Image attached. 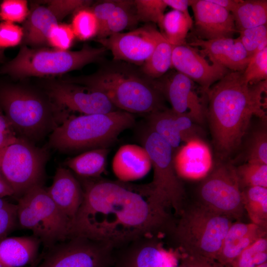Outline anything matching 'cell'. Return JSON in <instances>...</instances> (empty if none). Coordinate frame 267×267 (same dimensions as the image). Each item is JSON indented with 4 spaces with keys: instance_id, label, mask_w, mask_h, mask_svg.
Wrapping results in <instances>:
<instances>
[{
    "instance_id": "37",
    "label": "cell",
    "mask_w": 267,
    "mask_h": 267,
    "mask_svg": "<svg viewBox=\"0 0 267 267\" xmlns=\"http://www.w3.org/2000/svg\"><path fill=\"white\" fill-rule=\"evenodd\" d=\"M242 76L250 85L267 80V47L252 56Z\"/></svg>"
},
{
    "instance_id": "13",
    "label": "cell",
    "mask_w": 267,
    "mask_h": 267,
    "mask_svg": "<svg viewBox=\"0 0 267 267\" xmlns=\"http://www.w3.org/2000/svg\"><path fill=\"white\" fill-rule=\"evenodd\" d=\"M159 31L152 25L126 33H119L97 39L103 47L111 51L114 60L142 65L154 50Z\"/></svg>"
},
{
    "instance_id": "45",
    "label": "cell",
    "mask_w": 267,
    "mask_h": 267,
    "mask_svg": "<svg viewBox=\"0 0 267 267\" xmlns=\"http://www.w3.org/2000/svg\"><path fill=\"white\" fill-rule=\"evenodd\" d=\"M19 137L12 123L0 107V149L16 142Z\"/></svg>"
},
{
    "instance_id": "12",
    "label": "cell",
    "mask_w": 267,
    "mask_h": 267,
    "mask_svg": "<svg viewBox=\"0 0 267 267\" xmlns=\"http://www.w3.org/2000/svg\"><path fill=\"white\" fill-rule=\"evenodd\" d=\"M114 250L104 243L72 235L49 249L36 267H112Z\"/></svg>"
},
{
    "instance_id": "24",
    "label": "cell",
    "mask_w": 267,
    "mask_h": 267,
    "mask_svg": "<svg viewBox=\"0 0 267 267\" xmlns=\"http://www.w3.org/2000/svg\"><path fill=\"white\" fill-rule=\"evenodd\" d=\"M267 236V228L253 222H236L229 228L216 259L228 267L249 246Z\"/></svg>"
},
{
    "instance_id": "52",
    "label": "cell",
    "mask_w": 267,
    "mask_h": 267,
    "mask_svg": "<svg viewBox=\"0 0 267 267\" xmlns=\"http://www.w3.org/2000/svg\"><path fill=\"white\" fill-rule=\"evenodd\" d=\"M257 267H267V263L262 264V265L258 266Z\"/></svg>"
},
{
    "instance_id": "38",
    "label": "cell",
    "mask_w": 267,
    "mask_h": 267,
    "mask_svg": "<svg viewBox=\"0 0 267 267\" xmlns=\"http://www.w3.org/2000/svg\"><path fill=\"white\" fill-rule=\"evenodd\" d=\"M29 12L28 2L25 0H6L0 5V17L5 22H23Z\"/></svg>"
},
{
    "instance_id": "34",
    "label": "cell",
    "mask_w": 267,
    "mask_h": 267,
    "mask_svg": "<svg viewBox=\"0 0 267 267\" xmlns=\"http://www.w3.org/2000/svg\"><path fill=\"white\" fill-rule=\"evenodd\" d=\"M267 263V238H261L249 246L228 267H257Z\"/></svg>"
},
{
    "instance_id": "35",
    "label": "cell",
    "mask_w": 267,
    "mask_h": 267,
    "mask_svg": "<svg viewBox=\"0 0 267 267\" xmlns=\"http://www.w3.org/2000/svg\"><path fill=\"white\" fill-rule=\"evenodd\" d=\"M240 186L267 188V165L247 162L236 168Z\"/></svg>"
},
{
    "instance_id": "21",
    "label": "cell",
    "mask_w": 267,
    "mask_h": 267,
    "mask_svg": "<svg viewBox=\"0 0 267 267\" xmlns=\"http://www.w3.org/2000/svg\"><path fill=\"white\" fill-rule=\"evenodd\" d=\"M178 176L187 179L204 178L212 168V157L207 144L199 138L187 142L174 156Z\"/></svg>"
},
{
    "instance_id": "47",
    "label": "cell",
    "mask_w": 267,
    "mask_h": 267,
    "mask_svg": "<svg viewBox=\"0 0 267 267\" xmlns=\"http://www.w3.org/2000/svg\"><path fill=\"white\" fill-rule=\"evenodd\" d=\"M180 267H228L216 260L181 253Z\"/></svg>"
},
{
    "instance_id": "51",
    "label": "cell",
    "mask_w": 267,
    "mask_h": 267,
    "mask_svg": "<svg viewBox=\"0 0 267 267\" xmlns=\"http://www.w3.org/2000/svg\"><path fill=\"white\" fill-rule=\"evenodd\" d=\"M40 259H41V258H38L37 260L34 263L30 265L28 267H36L37 265H38V264L39 263V262H40Z\"/></svg>"
},
{
    "instance_id": "49",
    "label": "cell",
    "mask_w": 267,
    "mask_h": 267,
    "mask_svg": "<svg viewBox=\"0 0 267 267\" xmlns=\"http://www.w3.org/2000/svg\"><path fill=\"white\" fill-rule=\"evenodd\" d=\"M14 195L12 188L0 172V197L3 198Z\"/></svg>"
},
{
    "instance_id": "39",
    "label": "cell",
    "mask_w": 267,
    "mask_h": 267,
    "mask_svg": "<svg viewBox=\"0 0 267 267\" xmlns=\"http://www.w3.org/2000/svg\"><path fill=\"white\" fill-rule=\"evenodd\" d=\"M75 38L71 25L59 23L51 29L47 41L54 49L65 51L71 47Z\"/></svg>"
},
{
    "instance_id": "1",
    "label": "cell",
    "mask_w": 267,
    "mask_h": 267,
    "mask_svg": "<svg viewBox=\"0 0 267 267\" xmlns=\"http://www.w3.org/2000/svg\"><path fill=\"white\" fill-rule=\"evenodd\" d=\"M82 203L72 222V235L117 249L138 238L157 236L173 224L168 207L153 198L145 185L100 178H81Z\"/></svg>"
},
{
    "instance_id": "55",
    "label": "cell",
    "mask_w": 267,
    "mask_h": 267,
    "mask_svg": "<svg viewBox=\"0 0 267 267\" xmlns=\"http://www.w3.org/2000/svg\"><path fill=\"white\" fill-rule=\"evenodd\" d=\"M180 267L179 266H178L177 265H176V266H174L173 267Z\"/></svg>"
},
{
    "instance_id": "2",
    "label": "cell",
    "mask_w": 267,
    "mask_h": 267,
    "mask_svg": "<svg viewBox=\"0 0 267 267\" xmlns=\"http://www.w3.org/2000/svg\"><path fill=\"white\" fill-rule=\"evenodd\" d=\"M242 72H229L206 93V115L215 147L222 157L239 147L252 117L266 118L267 80L248 84Z\"/></svg>"
},
{
    "instance_id": "29",
    "label": "cell",
    "mask_w": 267,
    "mask_h": 267,
    "mask_svg": "<svg viewBox=\"0 0 267 267\" xmlns=\"http://www.w3.org/2000/svg\"><path fill=\"white\" fill-rule=\"evenodd\" d=\"M138 22L134 0H120L96 37L97 39L107 38L132 27Z\"/></svg>"
},
{
    "instance_id": "4",
    "label": "cell",
    "mask_w": 267,
    "mask_h": 267,
    "mask_svg": "<svg viewBox=\"0 0 267 267\" xmlns=\"http://www.w3.org/2000/svg\"><path fill=\"white\" fill-rule=\"evenodd\" d=\"M135 122L134 114L121 110L69 116L52 131L49 144L61 151L107 147Z\"/></svg>"
},
{
    "instance_id": "42",
    "label": "cell",
    "mask_w": 267,
    "mask_h": 267,
    "mask_svg": "<svg viewBox=\"0 0 267 267\" xmlns=\"http://www.w3.org/2000/svg\"><path fill=\"white\" fill-rule=\"evenodd\" d=\"M247 162L267 165V134L257 132L253 136L247 153Z\"/></svg>"
},
{
    "instance_id": "33",
    "label": "cell",
    "mask_w": 267,
    "mask_h": 267,
    "mask_svg": "<svg viewBox=\"0 0 267 267\" xmlns=\"http://www.w3.org/2000/svg\"><path fill=\"white\" fill-rule=\"evenodd\" d=\"M71 26L76 38L81 41L97 36L99 28L97 20L89 7L75 12Z\"/></svg>"
},
{
    "instance_id": "11",
    "label": "cell",
    "mask_w": 267,
    "mask_h": 267,
    "mask_svg": "<svg viewBox=\"0 0 267 267\" xmlns=\"http://www.w3.org/2000/svg\"><path fill=\"white\" fill-rule=\"evenodd\" d=\"M199 203L219 214L240 219L245 212L236 168L221 163L204 178L199 189Z\"/></svg>"
},
{
    "instance_id": "18",
    "label": "cell",
    "mask_w": 267,
    "mask_h": 267,
    "mask_svg": "<svg viewBox=\"0 0 267 267\" xmlns=\"http://www.w3.org/2000/svg\"><path fill=\"white\" fill-rule=\"evenodd\" d=\"M198 39L212 40L232 38L237 31L231 12L210 0H190Z\"/></svg>"
},
{
    "instance_id": "23",
    "label": "cell",
    "mask_w": 267,
    "mask_h": 267,
    "mask_svg": "<svg viewBox=\"0 0 267 267\" xmlns=\"http://www.w3.org/2000/svg\"><path fill=\"white\" fill-rule=\"evenodd\" d=\"M152 163L144 147L136 144L121 146L112 161V170L119 181L127 182L140 179L150 171Z\"/></svg>"
},
{
    "instance_id": "15",
    "label": "cell",
    "mask_w": 267,
    "mask_h": 267,
    "mask_svg": "<svg viewBox=\"0 0 267 267\" xmlns=\"http://www.w3.org/2000/svg\"><path fill=\"white\" fill-rule=\"evenodd\" d=\"M48 93L60 108L83 114H103L118 110L102 93L73 83H53Z\"/></svg>"
},
{
    "instance_id": "26",
    "label": "cell",
    "mask_w": 267,
    "mask_h": 267,
    "mask_svg": "<svg viewBox=\"0 0 267 267\" xmlns=\"http://www.w3.org/2000/svg\"><path fill=\"white\" fill-rule=\"evenodd\" d=\"M40 241L34 235L6 237L0 240V262L7 267H23L38 259Z\"/></svg>"
},
{
    "instance_id": "36",
    "label": "cell",
    "mask_w": 267,
    "mask_h": 267,
    "mask_svg": "<svg viewBox=\"0 0 267 267\" xmlns=\"http://www.w3.org/2000/svg\"><path fill=\"white\" fill-rule=\"evenodd\" d=\"M134 3L138 22L160 24L167 7L164 0H135Z\"/></svg>"
},
{
    "instance_id": "46",
    "label": "cell",
    "mask_w": 267,
    "mask_h": 267,
    "mask_svg": "<svg viewBox=\"0 0 267 267\" xmlns=\"http://www.w3.org/2000/svg\"><path fill=\"white\" fill-rule=\"evenodd\" d=\"M119 1L120 0H104L89 7L97 20L99 27V31L104 26L110 15L118 4Z\"/></svg>"
},
{
    "instance_id": "50",
    "label": "cell",
    "mask_w": 267,
    "mask_h": 267,
    "mask_svg": "<svg viewBox=\"0 0 267 267\" xmlns=\"http://www.w3.org/2000/svg\"><path fill=\"white\" fill-rule=\"evenodd\" d=\"M212 2L224 8L230 12L235 8L238 0H210Z\"/></svg>"
},
{
    "instance_id": "44",
    "label": "cell",
    "mask_w": 267,
    "mask_h": 267,
    "mask_svg": "<svg viewBox=\"0 0 267 267\" xmlns=\"http://www.w3.org/2000/svg\"><path fill=\"white\" fill-rule=\"evenodd\" d=\"M59 16L61 19L68 14L78 10L89 7L91 3L90 0H52L46 1Z\"/></svg>"
},
{
    "instance_id": "27",
    "label": "cell",
    "mask_w": 267,
    "mask_h": 267,
    "mask_svg": "<svg viewBox=\"0 0 267 267\" xmlns=\"http://www.w3.org/2000/svg\"><path fill=\"white\" fill-rule=\"evenodd\" d=\"M107 147L86 151L66 161V165L81 178H99L105 170Z\"/></svg>"
},
{
    "instance_id": "28",
    "label": "cell",
    "mask_w": 267,
    "mask_h": 267,
    "mask_svg": "<svg viewBox=\"0 0 267 267\" xmlns=\"http://www.w3.org/2000/svg\"><path fill=\"white\" fill-rule=\"evenodd\" d=\"M231 13L237 32L267 25V0H239Z\"/></svg>"
},
{
    "instance_id": "41",
    "label": "cell",
    "mask_w": 267,
    "mask_h": 267,
    "mask_svg": "<svg viewBox=\"0 0 267 267\" xmlns=\"http://www.w3.org/2000/svg\"><path fill=\"white\" fill-rule=\"evenodd\" d=\"M17 224V204L0 197V240L6 237Z\"/></svg>"
},
{
    "instance_id": "40",
    "label": "cell",
    "mask_w": 267,
    "mask_h": 267,
    "mask_svg": "<svg viewBox=\"0 0 267 267\" xmlns=\"http://www.w3.org/2000/svg\"><path fill=\"white\" fill-rule=\"evenodd\" d=\"M238 37L251 58L255 51L265 40H267V26L263 25L241 31Z\"/></svg>"
},
{
    "instance_id": "14",
    "label": "cell",
    "mask_w": 267,
    "mask_h": 267,
    "mask_svg": "<svg viewBox=\"0 0 267 267\" xmlns=\"http://www.w3.org/2000/svg\"><path fill=\"white\" fill-rule=\"evenodd\" d=\"M155 86L169 101L175 112L186 115L194 123H201L206 115L203 102L194 88V82L177 71L154 80Z\"/></svg>"
},
{
    "instance_id": "8",
    "label": "cell",
    "mask_w": 267,
    "mask_h": 267,
    "mask_svg": "<svg viewBox=\"0 0 267 267\" xmlns=\"http://www.w3.org/2000/svg\"><path fill=\"white\" fill-rule=\"evenodd\" d=\"M54 105L21 87L7 86L0 90V108L17 134L30 141L41 138L57 126Z\"/></svg>"
},
{
    "instance_id": "32",
    "label": "cell",
    "mask_w": 267,
    "mask_h": 267,
    "mask_svg": "<svg viewBox=\"0 0 267 267\" xmlns=\"http://www.w3.org/2000/svg\"><path fill=\"white\" fill-rule=\"evenodd\" d=\"M245 211L251 222L267 228V188L252 186L242 191Z\"/></svg>"
},
{
    "instance_id": "10",
    "label": "cell",
    "mask_w": 267,
    "mask_h": 267,
    "mask_svg": "<svg viewBox=\"0 0 267 267\" xmlns=\"http://www.w3.org/2000/svg\"><path fill=\"white\" fill-rule=\"evenodd\" d=\"M47 158L44 149L22 137L0 149V172L14 196L18 199L33 186L42 184Z\"/></svg>"
},
{
    "instance_id": "25",
    "label": "cell",
    "mask_w": 267,
    "mask_h": 267,
    "mask_svg": "<svg viewBox=\"0 0 267 267\" xmlns=\"http://www.w3.org/2000/svg\"><path fill=\"white\" fill-rule=\"evenodd\" d=\"M61 20L47 4L33 6L22 27L24 42L31 47H42L47 44V37L51 29Z\"/></svg>"
},
{
    "instance_id": "17",
    "label": "cell",
    "mask_w": 267,
    "mask_h": 267,
    "mask_svg": "<svg viewBox=\"0 0 267 267\" xmlns=\"http://www.w3.org/2000/svg\"><path fill=\"white\" fill-rule=\"evenodd\" d=\"M172 67L199 84L206 94L214 84L230 71L218 64H210L186 44L173 45Z\"/></svg>"
},
{
    "instance_id": "54",
    "label": "cell",
    "mask_w": 267,
    "mask_h": 267,
    "mask_svg": "<svg viewBox=\"0 0 267 267\" xmlns=\"http://www.w3.org/2000/svg\"><path fill=\"white\" fill-rule=\"evenodd\" d=\"M2 51L0 49V59L2 57Z\"/></svg>"
},
{
    "instance_id": "5",
    "label": "cell",
    "mask_w": 267,
    "mask_h": 267,
    "mask_svg": "<svg viewBox=\"0 0 267 267\" xmlns=\"http://www.w3.org/2000/svg\"><path fill=\"white\" fill-rule=\"evenodd\" d=\"M178 216L169 231L181 253L216 260L232 219L200 203Z\"/></svg>"
},
{
    "instance_id": "3",
    "label": "cell",
    "mask_w": 267,
    "mask_h": 267,
    "mask_svg": "<svg viewBox=\"0 0 267 267\" xmlns=\"http://www.w3.org/2000/svg\"><path fill=\"white\" fill-rule=\"evenodd\" d=\"M114 61L91 75L71 78L66 81L100 92L118 109L133 114L148 115L166 108L164 97L154 80L130 63Z\"/></svg>"
},
{
    "instance_id": "30",
    "label": "cell",
    "mask_w": 267,
    "mask_h": 267,
    "mask_svg": "<svg viewBox=\"0 0 267 267\" xmlns=\"http://www.w3.org/2000/svg\"><path fill=\"white\" fill-rule=\"evenodd\" d=\"M173 47L159 31L154 50L141 66L142 73L153 80L165 75L172 67Z\"/></svg>"
},
{
    "instance_id": "53",
    "label": "cell",
    "mask_w": 267,
    "mask_h": 267,
    "mask_svg": "<svg viewBox=\"0 0 267 267\" xmlns=\"http://www.w3.org/2000/svg\"><path fill=\"white\" fill-rule=\"evenodd\" d=\"M0 267H7L6 266H4L3 264H2L1 262H0Z\"/></svg>"
},
{
    "instance_id": "22",
    "label": "cell",
    "mask_w": 267,
    "mask_h": 267,
    "mask_svg": "<svg viewBox=\"0 0 267 267\" xmlns=\"http://www.w3.org/2000/svg\"><path fill=\"white\" fill-rule=\"evenodd\" d=\"M45 190L59 210L72 222L83 200V189L80 180L68 169H56L52 184Z\"/></svg>"
},
{
    "instance_id": "16",
    "label": "cell",
    "mask_w": 267,
    "mask_h": 267,
    "mask_svg": "<svg viewBox=\"0 0 267 267\" xmlns=\"http://www.w3.org/2000/svg\"><path fill=\"white\" fill-rule=\"evenodd\" d=\"M156 236L141 237L115 249L112 267H171L177 265V257L162 248Z\"/></svg>"
},
{
    "instance_id": "6",
    "label": "cell",
    "mask_w": 267,
    "mask_h": 267,
    "mask_svg": "<svg viewBox=\"0 0 267 267\" xmlns=\"http://www.w3.org/2000/svg\"><path fill=\"white\" fill-rule=\"evenodd\" d=\"M106 49L85 44L79 50H60L22 45L16 56L1 69L16 79L61 75L97 61Z\"/></svg>"
},
{
    "instance_id": "7",
    "label": "cell",
    "mask_w": 267,
    "mask_h": 267,
    "mask_svg": "<svg viewBox=\"0 0 267 267\" xmlns=\"http://www.w3.org/2000/svg\"><path fill=\"white\" fill-rule=\"evenodd\" d=\"M17 220L48 249L71 236L72 221L57 207L42 184L18 199Z\"/></svg>"
},
{
    "instance_id": "43",
    "label": "cell",
    "mask_w": 267,
    "mask_h": 267,
    "mask_svg": "<svg viewBox=\"0 0 267 267\" xmlns=\"http://www.w3.org/2000/svg\"><path fill=\"white\" fill-rule=\"evenodd\" d=\"M23 36L22 27L9 22L0 23V49L18 45Z\"/></svg>"
},
{
    "instance_id": "31",
    "label": "cell",
    "mask_w": 267,
    "mask_h": 267,
    "mask_svg": "<svg viewBox=\"0 0 267 267\" xmlns=\"http://www.w3.org/2000/svg\"><path fill=\"white\" fill-rule=\"evenodd\" d=\"M192 25L193 20L190 15L172 10L164 14L159 26L161 34L175 46L186 44L185 39Z\"/></svg>"
},
{
    "instance_id": "20",
    "label": "cell",
    "mask_w": 267,
    "mask_h": 267,
    "mask_svg": "<svg viewBox=\"0 0 267 267\" xmlns=\"http://www.w3.org/2000/svg\"><path fill=\"white\" fill-rule=\"evenodd\" d=\"M194 123L187 115L177 113L172 109L165 108L148 115V129L157 133L173 149L181 141L187 142L199 138Z\"/></svg>"
},
{
    "instance_id": "48",
    "label": "cell",
    "mask_w": 267,
    "mask_h": 267,
    "mask_svg": "<svg viewBox=\"0 0 267 267\" xmlns=\"http://www.w3.org/2000/svg\"><path fill=\"white\" fill-rule=\"evenodd\" d=\"M167 6L172 7L173 10L179 11L185 15L189 16L188 7L189 0H164Z\"/></svg>"
},
{
    "instance_id": "19",
    "label": "cell",
    "mask_w": 267,
    "mask_h": 267,
    "mask_svg": "<svg viewBox=\"0 0 267 267\" xmlns=\"http://www.w3.org/2000/svg\"><path fill=\"white\" fill-rule=\"evenodd\" d=\"M187 44L199 47L201 54L208 57L212 63L232 72H243L251 59L238 38L212 40L197 38Z\"/></svg>"
},
{
    "instance_id": "9",
    "label": "cell",
    "mask_w": 267,
    "mask_h": 267,
    "mask_svg": "<svg viewBox=\"0 0 267 267\" xmlns=\"http://www.w3.org/2000/svg\"><path fill=\"white\" fill-rule=\"evenodd\" d=\"M153 168V178L145 185L154 199L168 207H172L177 215L184 208L185 193L174 164V149L157 133L148 129L143 139Z\"/></svg>"
}]
</instances>
